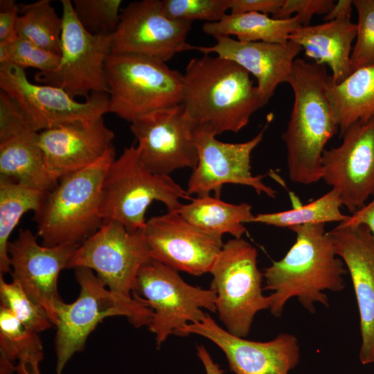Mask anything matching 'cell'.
<instances>
[{"label": "cell", "instance_id": "cell-1", "mask_svg": "<svg viewBox=\"0 0 374 374\" xmlns=\"http://www.w3.org/2000/svg\"><path fill=\"white\" fill-rule=\"evenodd\" d=\"M183 78L185 111L195 125L207 127L216 135L238 132L267 103L248 71L217 55L191 59Z\"/></svg>", "mask_w": 374, "mask_h": 374}, {"label": "cell", "instance_id": "cell-2", "mask_svg": "<svg viewBox=\"0 0 374 374\" xmlns=\"http://www.w3.org/2000/svg\"><path fill=\"white\" fill-rule=\"evenodd\" d=\"M326 65L296 58L290 84L294 103L282 134L290 181L309 185L322 179V155L327 143L339 132L328 98Z\"/></svg>", "mask_w": 374, "mask_h": 374}, {"label": "cell", "instance_id": "cell-3", "mask_svg": "<svg viewBox=\"0 0 374 374\" xmlns=\"http://www.w3.org/2000/svg\"><path fill=\"white\" fill-rule=\"evenodd\" d=\"M296 242L285 256L265 269L263 290L271 292L269 310L275 317L282 314L286 302L296 297L310 312L315 303L328 306L325 290L344 288V262L336 254L332 238L324 224L296 226Z\"/></svg>", "mask_w": 374, "mask_h": 374}, {"label": "cell", "instance_id": "cell-4", "mask_svg": "<svg viewBox=\"0 0 374 374\" xmlns=\"http://www.w3.org/2000/svg\"><path fill=\"white\" fill-rule=\"evenodd\" d=\"M115 159L112 146L94 163L62 177L44 194L34 216L43 245L80 244L100 227L102 186Z\"/></svg>", "mask_w": 374, "mask_h": 374}, {"label": "cell", "instance_id": "cell-5", "mask_svg": "<svg viewBox=\"0 0 374 374\" xmlns=\"http://www.w3.org/2000/svg\"><path fill=\"white\" fill-rule=\"evenodd\" d=\"M181 199L192 197L170 176L148 170L133 144L124 148L106 172L100 215L103 222L116 221L134 232L145 227V212L154 201L163 203L168 211H177L182 204Z\"/></svg>", "mask_w": 374, "mask_h": 374}, {"label": "cell", "instance_id": "cell-6", "mask_svg": "<svg viewBox=\"0 0 374 374\" xmlns=\"http://www.w3.org/2000/svg\"><path fill=\"white\" fill-rule=\"evenodd\" d=\"M80 286L77 299L63 301L56 309V374H62L68 361L81 351L87 337L107 317H125L134 327L149 326L153 312L135 296H125L109 290L87 268L75 269Z\"/></svg>", "mask_w": 374, "mask_h": 374}, {"label": "cell", "instance_id": "cell-7", "mask_svg": "<svg viewBox=\"0 0 374 374\" xmlns=\"http://www.w3.org/2000/svg\"><path fill=\"white\" fill-rule=\"evenodd\" d=\"M109 112L130 123L182 103L183 74L161 60L111 53L106 61Z\"/></svg>", "mask_w": 374, "mask_h": 374}, {"label": "cell", "instance_id": "cell-8", "mask_svg": "<svg viewBox=\"0 0 374 374\" xmlns=\"http://www.w3.org/2000/svg\"><path fill=\"white\" fill-rule=\"evenodd\" d=\"M257 250L243 238L224 244L209 273L216 293V312L225 329L246 337L255 315L270 308V296L263 294V273L257 265Z\"/></svg>", "mask_w": 374, "mask_h": 374}, {"label": "cell", "instance_id": "cell-9", "mask_svg": "<svg viewBox=\"0 0 374 374\" xmlns=\"http://www.w3.org/2000/svg\"><path fill=\"white\" fill-rule=\"evenodd\" d=\"M132 296L153 312L149 330L159 347L170 335L200 321L205 309L216 312V293L186 283L178 271L151 259L139 270Z\"/></svg>", "mask_w": 374, "mask_h": 374}, {"label": "cell", "instance_id": "cell-10", "mask_svg": "<svg viewBox=\"0 0 374 374\" xmlns=\"http://www.w3.org/2000/svg\"><path fill=\"white\" fill-rule=\"evenodd\" d=\"M62 30L60 59L57 68L35 74L41 83L58 87L72 98H87L94 93L109 92L106 61L112 53L113 35H95L87 31L78 20L72 1L61 0Z\"/></svg>", "mask_w": 374, "mask_h": 374}, {"label": "cell", "instance_id": "cell-11", "mask_svg": "<svg viewBox=\"0 0 374 374\" xmlns=\"http://www.w3.org/2000/svg\"><path fill=\"white\" fill-rule=\"evenodd\" d=\"M152 259L143 229L131 232L116 221L100 227L77 247L68 268H87L112 292L132 296L141 268Z\"/></svg>", "mask_w": 374, "mask_h": 374}, {"label": "cell", "instance_id": "cell-12", "mask_svg": "<svg viewBox=\"0 0 374 374\" xmlns=\"http://www.w3.org/2000/svg\"><path fill=\"white\" fill-rule=\"evenodd\" d=\"M271 120L253 139L236 143L222 142L208 127L195 125L194 141L198 161L188 182L189 196H206L213 191L215 197H220L224 184H233L249 186L258 195L275 198L276 191L262 182L265 175L251 174L250 163L251 152L262 141Z\"/></svg>", "mask_w": 374, "mask_h": 374}, {"label": "cell", "instance_id": "cell-13", "mask_svg": "<svg viewBox=\"0 0 374 374\" xmlns=\"http://www.w3.org/2000/svg\"><path fill=\"white\" fill-rule=\"evenodd\" d=\"M0 88L17 102L38 132L109 112L107 93H94L78 102L60 87L30 82L24 69L11 64H0Z\"/></svg>", "mask_w": 374, "mask_h": 374}, {"label": "cell", "instance_id": "cell-14", "mask_svg": "<svg viewBox=\"0 0 374 374\" xmlns=\"http://www.w3.org/2000/svg\"><path fill=\"white\" fill-rule=\"evenodd\" d=\"M191 25V21L168 17L162 1L131 2L121 12L112 53L141 55L166 62L178 53L195 50L186 41Z\"/></svg>", "mask_w": 374, "mask_h": 374}, {"label": "cell", "instance_id": "cell-15", "mask_svg": "<svg viewBox=\"0 0 374 374\" xmlns=\"http://www.w3.org/2000/svg\"><path fill=\"white\" fill-rule=\"evenodd\" d=\"M195 126L180 104L141 117L131 123L130 130L145 166L155 174L170 176L177 169L197 166Z\"/></svg>", "mask_w": 374, "mask_h": 374}, {"label": "cell", "instance_id": "cell-16", "mask_svg": "<svg viewBox=\"0 0 374 374\" xmlns=\"http://www.w3.org/2000/svg\"><path fill=\"white\" fill-rule=\"evenodd\" d=\"M143 231L152 259L197 276L210 272L224 245L222 236L202 231L178 211L150 218Z\"/></svg>", "mask_w": 374, "mask_h": 374}, {"label": "cell", "instance_id": "cell-17", "mask_svg": "<svg viewBox=\"0 0 374 374\" xmlns=\"http://www.w3.org/2000/svg\"><path fill=\"white\" fill-rule=\"evenodd\" d=\"M340 138V145L323 151L322 179L353 213L374 195V118L353 124Z\"/></svg>", "mask_w": 374, "mask_h": 374}, {"label": "cell", "instance_id": "cell-18", "mask_svg": "<svg viewBox=\"0 0 374 374\" xmlns=\"http://www.w3.org/2000/svg\"><path fill=\"white\" fill-rule=\"evenodd\" d=\"M199 335L224 353L234 374H288L297 365L300 349L296 337L280 333L269 341H256L235 336L221 327L208 313L187 324L179 336Z\"/></svg>", "mask_w": 374, "mask_h": 374}, {"label": "cell", "instance_id": "cell-19", "mask_svg": "<svg viewBox=\"0 0 374 374\" xmlns=\"http://www.w3.org/2000/svg\"><path fill=\"white\" fill-rule=\"evenodd\" d=\"M79 244L45 246L29 229H20L16 239L8 244L10 273L27 295L47 312L55 325L56 309L63 302L57 290L62 269Z\"/></svg>", "mask_w": 374, "mask_h": 374}, {"label": "cell", "instance_id": "cell-20", "mask_svg": "<svg viewBox=\"0 0 374 374\" xmlns=\"http://www.w3.org/2000/svg\"><path fill=\"white\" fill-rule=\"evenodd\" d=\"M35 131L17 102L0 96V173L46 193L58 180L48 172Z\"/></svg>", "mask_w": 374, "mask_h": 374}, {"label": "cell", "instance_id": "cell-21", "mask_svg": "<svg viewBox=\"0 0 374 374\" xmlns=\"http://www.w3.org/2000/svg\"><path fill=\"white\" fill-rule=\"evenodd\" d=\"M336 254L350 275L359 312L362 343L359 360L374 362V236L365 225L328 231Z\"/></svg>", "mask_w": 374, "mask_h": 374}, {"label": "cell", "instance_id": "cell-22", "mask_svg": "<svg viewBox=\"0 0 374 374\" xmlns=\"http://www.w3.org/2000/svg\"><path fill=\"white\" fill-rule=\"evenodd\" d=\"M114 138L103 116L42 131L38 143L49 173L59 180L100 159L113 146Z\"/></svg>", "mask_w": 374, "mask_h": 374}, {"label": "cell", "instance_id": "cell-23", "mask_svg": "<svg viewBox=\"0 0 374 374\" xmlns=\"http://www.w3.org/2000/svg\"><path fill=\"white\" fill-rule=\"evenodd\" d=\"M214 38V45L195 46V50L204 54L213 53L244 68L256 78L257 87L267 103L280 84L288 82L292 64L303 50L300 45L290 40L285 44H274L244 42L228 36Z\"/></svg>", "mask_w": 374, "mask_h": 374}, {"label": "cell", "instance_id": "cell-24", "mask_svg": "<svg viewBox=\"0 0 374 374\" xmlns=\"http://www.w3.org/2000/svg\"><path fill=\"white\" fill-rule=\"evenodd\" d=\"M351 16H342L317 25L301 26L292 33L289 40L300 45L305 55L320 64L328 65L330 78L340 83L352 74V44L357 35V24Z\"/></svg>", "mask_w": 374, "mask_h": 374}, {"label": "cell", "instance_id": "cell-25", "mask_svg": "<svg viewBox=\"0 0 374 374\" xmlns=\"http://www.w3.org/2000/svg\"><path fill=\"white\" fill-rule=\"evenodd\" d=\"M326 94L339 126V137L353 124L374 118V64L353 71L338 84L329 75Z\"/></svg>", "mask_w": 374, "mask_h": 374}, {"label": "cell", "instance_id": "cell-26", "mask_svg": "<svg viewBox=\"0 0 374 374\" xmlns=\"http://www.w3.org/2000/svg\"><path fill=\"white\" fill-rule=\"evenodd\" d=\"M297 16L274 19L259 12L226 14L220 21L205 23L202 30L213 37L235 35L240 42L285 44L290 35L301 27Z\"/></svg>", "mask_w": 374, "mask_h": 374}, {"label": "cell", "instance_id": "cell-27", "mask_svg": "<svg viewBox=\"0 0 374 374\" xmlns=\"http://www.w3.org/2000/svg\"><path fill=\"white\" fill-rule=\"evenodd\" d=\"M190 201L182 204L177 211L197 228L222 237L229 233L234 238H241L247 232L244 224L249 223L253 216L251 206L247 203L230 204L211 195Z\"/></svg>", "mask_w": 374, "mask_h": 374}, {"label": "cell", "instance_id": "cell-28", "mask_svg": "<svg viewBox=\"0 0 374 374\" xmlns=\"http://www.w3.org/2000/svg\"><path fill=\"white\" fill-rule=\"evenodd\" d=\"M42 191L14 179L0 176V272H10L8 253L9 238L21 217L28 211L39 208Z\"/></svg>", "mask_w": 374, "mask_h": 374}, {"label": "cell", "instance_id": "cell-29", "mask_svg": "<svg viewBox=\"0 0 374 374\" xmlns=\"http://www.w3.org/2000/svg\"><path fill=\"white\" fill-rule=\"evenodd\" d=\"M338 192L331 189L316 200L287 211L253 215L250 222L290 229L296 226L344 222L348 217L341 213Z\"/></svg>", "mask_w": 374, "mask_h": 374}, {"label": "cell", "instance_id": "cell-30", "mask_svg": "<svg viewBox=\"0 0 374 374\" xmlns=\"http://www.w3.org/2000/svg\"><path fill=\"white\" fill-rule=\"evenodd\" d=\"M17 35L37 46L60 55L62 18L50 0L19 4Z\"/></svg>", "mask_w": 374, "mask_h": 374}, {"label": "cell", "instance_id": "cell-31", "mask_svg": "<svg viewBox=\"0 0 374 374\" xmlns=\"http://www.w3.org/2000/svg\"><path fill=\"white\" fill-rule=\"evenodd\" d=\"M0 357L17 364L43 359L38 335L26 328L3 305L0 306Z\"/></svg>", "mask_w": 374, "mask_h": 374}, {"label": "cell", "instance_id": "cell-32", "mask_svg": "<svg viewBox=\"0 0 374 374\" xmlns=\"http://www.w3.org/2000/svg\"><path fill=\"white\" fill-rule=\"evenodd\" d=\"M1 305L12 314L29 330L38 334L50 328L51 322L46 311L33 301L21 287L12 280L7 283L0 275Z\"/></svg>", "mask_w": 374, "mask_h": 374}, {"label": "cell", "instance_id": "cell-33", "mask_svg": "<svg viewBox=\"0 0 374 374\" xmlns=\"http://www.w3.org/2000/svg\"><path fill=\"white\" fill-rule=\"evenodd\" d=\"M60 55L42 48L26 39L17 36L7 44H0V64H11L25 70L31 67L39 73L54 71Z\"/></svg>", "mask_w": 374, "mask_h": 374}, {"label": "cell", "instance_id": "cell-34", "mask_svg": "<svg viewBox=\"0 0 374 374\" xmlns=\"http://www.w3.org/2000/svg\"><path fill=\"white\" fill-rule=\"evenodd\" d=\"M121 0H73L75 16L89 33L114 35L120 21Z\"/></svg>", "mask_w": 374, "mask_h": 374}, {"label": "cell", "instance_id": "cell-35", "mask_svg": "<svg viewBox=\"0 0 374 374\" xmlns=\"http://www.w3.org/2000/svg\"><path fill=\"white\" fill-rule=\"evenodd\" d=\"M358 16L356 42L350 55L352 73L374 64V0L352 1Z\"/></svg>", "mask_w": 374, "mask_h": 374}, {"label": "cell", "instance_id": "cell-36", "mask_svg": "<svg viewBox=\"0 0 374 374\" xmlns=\"http://www.w3.org/2000/svg\"><path fill=\"white\" fill-rule=\"evenodd\" d=\"M231 0H162L164 13L170 18L217 22L231 8Z\"/></svg>", "mask_w": 374, "mask_h": 374}, {"label": "cell", "instance_id": "cell-37", "mask_svg": "<svg viewBox=\"0 0 374 374\" xmlns=\"http://www.w3.org/2000/svg\"><path fill=\"white\" fill-rule=\"evenodd\" d=\"M332 0H284L278 12L273 16L274 19H285L292 17L295 13L302 26L309 23L314 15H326L332 8Z\"/></svg>", "mask_w": 374, "mask_h": 374}, {"label": "cell", "instance_id": "cell-38", "mask_svg": "<svg viewBox=\"0 0 374 374\" xmlns=\"http://www.w3.org/2000/svg\"><path fill=\"white\" fill-rule=\"evenodd\" d=\"M19 15V4L14 0L0 1V44L9 43L18 36Z\"/></svg>", "mask_w": 374, "mask_h": 374}, {"label": "cell", "instance_id": "cell-39", "mask_svg": "<svg viewBox=\"0 0 374 374\" xmlns=\"http://www.w3.org/2000/svg\"><path fill=\"white\" fill-rule=\"evenodd\" d=\"M284 0H231V13L259 12L274 16Z\"/></svg>", "mask_w": 374, "mask_h": 374}, {"label": "cell", "instance_id": "cell-40", "mask_svg": "<svg viewBox=\"0 0 374 374\" xmlns=\"http://www.w3.org/2000/svg\"><path fill=\"white\" fill-rule=\"evenodd\" d=\"M365 225L368 226L374 236V198L367 204L356 211L337 227H350Z\"/></svg>", "mask_w": 374, "mask_h": 374}, {"label": "cell", "instance_id": "cell-41", "mask_svg": "<svg viewBox=\"0 0 374 374\" xmlns=\"http://www.w3.org/2000/svg\"><path fill=\"white\" fill-rule=\"evenodd\" d=\"M197 355L204 367L206 374H223V370L213 361L204 346H197Z\"/></svg>", "mask_w": 374, "mask_h": 374}, {"label": "cell", "instance_id": "cell-42", "mask_svg": "<svg viewBox=\"0 0 374 374\" xmlns=\"http://www.w3.org/2000/svg\"><path fill=\"white\" fill-rule=\"evenodd\" d=\"M353 2L350 0H339L335 3L331 10L324 16L326 21L342 16H351Z\"/></svg>", "mask_w": 374, "mask_h": 374}, {"label": "cell", "instance_id": "cell-43", "mask_svg": "<svg viewBox=\"0 0 374 374\" xmlns=\"http://www.w3.org/2000/svg\"><path fill=\"white\" fill-rule=\"evenodd\" d=\"M39 362L31 361L17 365V374H40L39 370Z\"/></svg>", "mask_w": 374, "mask_h": 374}, {"label": "cell", "instance_id": "cell-44", "mask_svg": "<svg viewBox=\"0 0 374 374\" xmlns=\"http://www.w3.org/2000/svg\"><path fill=\"white\" fill-rule=\"evenodd\" d=\"M17 366L13 362L0 357V374H13Z\"/></svg>", "mask_w": 374, "mask_h": 374}]
</instances>
